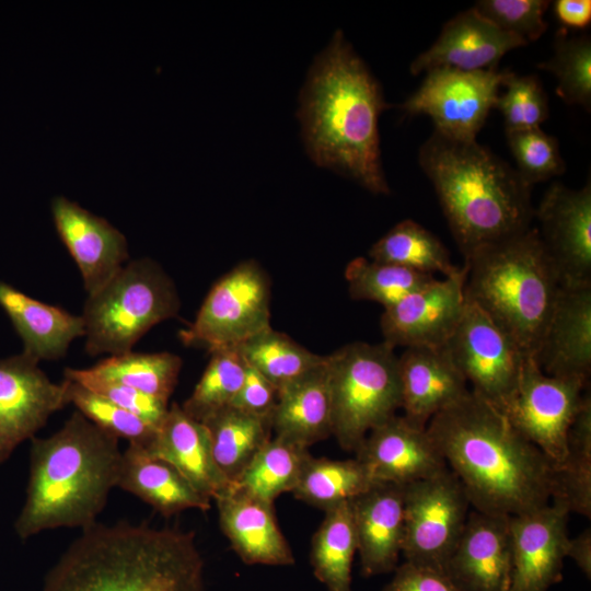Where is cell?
<instances>
[{
	"label": "cell",
	"mask_w": 591,
	"mask_h": 591,
	"mask_svg": "<svg viewBox=\"0 0 591 591\" xmlns=\"http://www.w3.org/2000/svg\"><path fill=\"white\" fill-rule=\"evenodd\" d=\"M569 512L547 503L509 517L510 591H547L563 578Z\"/></svg>",
	"instance_id": "17"
},
{
	"label": "cell",
	"mask_w": 591,
	"mask_h": 591,
	"mask_svg": "<svg viewBox=\"0 0 591 591\" xmlns=\"http://www.w3.org/2000/svg\"><path fill=\"white\" fill-rule=\"evenodd\" d=\"M535 227L561 283L591 282V185L554 183L534 210Z\"/></svg>",
	"instance_id": "15"
},
{
	"label": "cell",
	"mask_w": 591,
	"mask_h": 591,
	"mask_svg": "<svg viewBox=\"0 0 591 591\" xmlns=\"http://www.w3.org/2000/svg\"><path fill=\"white\" fill-rule=\"evenodd\" d=\"M506 135L517 171L531 187L564 173L565 162L555 137L541 128L506 131Z\"/></svg>",
	"instance_id": "42"
},
{
	"label": "cell",
	"mask_w": 591,
	"mask_h": 591,
	"mask_svg": "<svg viewBox=\"0 0 591 591\" xmlns=\"http://www.w3.org/2000/svg\"><path fill=\"white\" fill-rule=\"evenodd\" d=\"M65 379L74 381L155 427L164 420L169 402L130 386L94 375L89 369L66 368Z\"/></svg>",
	"instance_id": "45"
},
{
	"label": "cell",
	"mask_w": 591,
	"mask_h": 591,
	"mask_svg": "<svg viewBox=\"0 0 591 591\" xmlns=\"http://www.w3.org/2000/svg\"><path fill=\"white\" fill-rule=\"evenodd\" d=\"M495 108L505 120L506 131L540 128L548 116L545 91L537 77L518 76L509 71Z\"/></svg>",
	"instance_id": "43"
},
{
	"label": "cell",
	"mask_w": 591,
	"mask_h": 591,
	"mask_svg": "<svg viewBox=\"0 0 591 591\" xmlns=\"http://www.w3.org/2000/svg\"><path fill=\"white\" fill-rule=\"evenodd\" d=\"M554 11L558 21L567 27L584 28L591 21L590 0H557Z\"/></svg>",
	"instance_id": "48"
},
{
	"label": "cell",
	"mask_w": 591,
	"mask_h": 591,
	"mask_svg": "<svg viewBox=\"0 0 591 591\" xmlns=\"http://www.w3.org/2000/svg\"><path fill=\"white\" fill-rule=\"evenodd\" d=\"M537 68L557 80L556 93L567 104L591 106V40L588 36L568 37L558 32L552 57Z\"/></svg>",
	"instance_id": "40"
},
{
	"label": "cell",
	"mask_w": 591,
	"mask_h": 591,
	"mask_svg": "<svg viewBox=\"0 0 591 591\" xmlns=\"http://www.w3.org/2000/svg\"><path fill=\"white\" fill-rule=\"evenodd\" d=\"M275 436L310 445L332 436L333 404L326 361L278 389L271 415Z\"/></svg>",
	"instance_id": "27"
},
{
	"label": "cell",
	"mask_w": 591,
	"mask_h": 591,
	"mask_svg": "<svg viewBox=\"0 0 591 591\" xmlns=\"http://www.w3.org/2000/svg\"><path fill=\"white\" fill-rule=\"evenodd\" d=\"M525 45L471 8L443 25L436 42L410 63V72L417 76L440 67L463 71L497 69L508 51Z\"/></svg>",
	"instance_id": "22"
},
{
	"label": "cell",
	"mask_w": 591,
	"mask_h": 591,
	"mask_svg": "<svg viewBox=\"0 0 591 591\" xmlns=\"http://www.w3.org/2000/svg\"><path fill=\"white\" fill-rule=\"evenodd\" d=\"M444 571L462 591H510L509 517L470 512Z\"/></svg>",
	"instance_id": "20"
},
{
	"label": "cell",
	"mask_w": 591,
	"mask_h": 591,
	"mask_svg": "<svg viewBox=\"0 0 591 591\" xmlns=\"http://www.w3.org/2000/svg\"><path fill=\"white\" fill-rule=\"evenodd\" d=\"M333 431L339 447L356 451L367 434L401 408L398 357L384 344L356 341L327 356Z\"/></svg>",
	"instance_id": "8"
},
{
	"label": "cell",
	"mask_w": 591,
	"mask_h": 591,
	"mask_svg": "<svg viewBox=\"0 0 591 591\" xmlns=\"http://www.w3.org/2000/svg\"><path fill=\"white\" fill-rule=\"evenodd\" d=\"M373 484L367 470L356 457L329 460L310 454L292 494L297 499L326 511L352 500Z\"/></svg>",
	"instance_id": "35"
},
{
	"label": "cell",
	"mask_w": 591,
	"mask_h": 591,
	"mask_svg": "<svg viewBox=\"0 0 591 591\" xmlns=\"http://www.w3.org/2000/svg\"><path fill=\"white\" fill-rule=\"evenodd\" d=\"M245 371L246 363L237 347L210 351L209 362L182 409L193 419L205 421L232 404L243 384Z\"/></svg>",
	"instance_id": "39"
},
{
	"label": "cell",
	"mask_w": 591,
	"mask_h": 591,
	"mask_svg": "<svg viewBox=\"0 0 591 591\" xmlns=\"http://www.w3.org/2000/svg\"><path fill=\"white\" fill-rule=\"evenodd\" d=\"M444 348L472 392L501 410L514 394L524 358L514 340L482 309L466 301Z\"/></svg>",
	"instance_id": "13"
},
{
	"label": "cell",
	"mask_w": 591,
	"mask_h": 591,
	"mask_svg": "<svg viewBox=\"0 0 591 591\" xmlns=\"http://www.w3.org/2000/svg\"><path fill=\"white\" fill-rule=\"evenodd\" d=\"M426 428L474 510L510 517L549 503L554 462L474 392Z\"/></svg>",
	"instance_id": "1"
},
{
	"label": "cell",
	"mask_w": 591,
	"mask_h": 591,
	"mask_svg": "<svg viewBox=\"0 0 591 591\" xmlns=\"http://www.w3.org/2000/svg\"><path fill=\"white\" fill-rule=\"evenodd\" d=\"M369 258L433 276L451 277L462 270L451 262L443 243L412 219L398 222L373 243Z\"/></svg>",
	"instance_id": "33"
},
{
	"label": "cell",
	"mask_w": 591,
	"mask_h": 591,
	"mask_svg": "<svg viewBox=\"0 0 591 591\" xmlns=\"http://www.w3.org/2000/svg\"><path fill=\"white\" fill-rule=\"evenodd\" d=\"M470 507L462 484L449 467L404 486L405 561L444 570Z\"/></svg>",
	"instance_id": "10"
},
{
	"label": "cell",
	"mask_w": 591,
	"mask_h": 591,
	"mask_svg": "<svg viewBox=\"0 0 591 591\" xmlns=\"http://www.w3.org/2000/svg\"><path fill=\"white\" fill-rule=\"evenodd\" d=\"M68 384V399L79 413L94 425L128 444L148 449L154 440L159 427L120 408L88 387L65 379Z\"/></svg>",
	"instance_id": "41"
},
{
	"label": "cell",
	"mask_w": 591,
	"mask_h": 591,
	"mask_svg": "<svg viewBox=\"0 0 591 591\" xmlns=\"http://www.w3.org/2000/svg\"><path fill=\"white\" fill-rule=\"evenodd\" d=\"M356 552L350 501L327 509L312 537L311 565L315 578L328 591H352L351 566Z\"/></svg>",
	"instance_id": "32"
},
{
	"label": "cell",
	"mask_w": 591,
	"mask_h": 591,
	"mask_svg": "<svg viewBox=\"0 0 591 591\" xmlns=\"http://www.w3.org/2000/svg\"><path fill=\"white\" fill-rule=\"evenodd\" d=\"M245 363L277 389L323 364L326 356L311 352L271 327L237 347Z\"/></svg>",
	"instance_id": "37"
},
{
	"label": "cell",
	"mask_w": 591,
	"mask_h": 591,
	"mask_svg": "<svg viewBox=\"0 0 591 591\" xmlns=\"http://www.w3.org/2000/svg\"><path fill=\"white\" fill-rule=\"evenodd\" d=\"M464 258L465 300L482 309L525 356L534 357L561 285L536 228Z\"/></svg>",
	"instance_id": "6"
},
{
	"label": "cell",
	"mask_w": 591,
	"mask_h": 591,
	"mask_svg": "<svg viewBox=\"0 0 591 591\" xmlns=\"http://www.w3.org/2000/svg\"><path fill=\"white\" fill-rule=\"evenodd\" d=\"M270 327V281L259 264L248 259L213 283L179 339L210 352L239 347Z\"/></svg>",
	"instance_id": "9"
},
{
	"label": "cell",
	"mask_w": 591,
	"mask_h": 591,
	"mask_svg": "<svg viewBox=\"0 0 591 591\" xmlns=\"http://www.w3.org/2000/svg\"><path fill=\"white\" fill-rule=\"evenodd\" d=\"M533 358L548 375L589 380L591 282L560 285L552 315Z\"/></svg>",
	"instance_id": "21"
},
{
	"label": "cell",
	"mask_w": 591,
	"mask_h": 591,
	"mask_svg": "<svg viewBox=\"0 0 591 591\" xmlns=\"http://www.w3.org/2000/svg\"><path fill=\"white\" fill-rule=\"evenodd\" d=\"M551 503L591 515V396L586 393L567 434L566 455L553 466Z\"/></svg>",
	"instance_id": "31"
},
{
	"label": "cell",
	"mask_w": 591,
	"mask_h": 591,
	"mask_svg": "<svg viewBox=\"0 0 591 591\" xmlns=\"http://www.w3.org/2000/svg\"><path fill=\"white\" fill-rule=\"evenodd\" d=\"M172 352H134L108 356L89 370L96 376L130 386L169 402L182 369Z\"/></svg>",
	"instance_id": "36"
},
{
	"label": "cell",
	"mask_w": 591,
	"mask_h": 591,
	"mask_svg": "<svg viewBox=\"0 0 591 591\" xmlns=\"http://www.w3.org/2000/svg\"><path fill=\"white\" fill-rule=\"evenodd\" d=\"M588 379L544 373L534 358L523 361L517 390L500 410L555 464L566 455L569 427L586 395Z\"/></svg>",
	"instance_id": "12"
},
{
	"label": "cell",
	"mask_w": 591,
	"mask_h": 591,
	"mask_svg": "<svg viewBox=\"0 0 591 591\" xmlns=\"http://www.w3.org/2000/svg\"><path fill=\"white\" fill-rule=\"evenodd\" d=\"M202 424L209 432L215 462L229 485L273 438L271 418L251 415L232 406L217 412Z\"/></svg>",
	"instance_id": "30"
},
{
	"label": "cell",
	"mask_w": 591,
	"mask_h": 591,
	"mask_svg": "<svg viewBox=\"0 0 591 591\" xmlns=\"http://www.w3.org/2000/svg\"><path fill=\"white\" fill-rule=\"evenodd\" d=\"M82 531L43 591H205L194 532L127 521Z\"/></svg>",
	"instance_id": "3"
},
{
	"label": "cell",
	"mask_w": 591,
	"mask_h": 591,
	"mask_svg": "<svg viewBox=\"0 0 591 591\" xmlns=\"http://www.w3.org/2000/svg\"><path fill=\"white\" fill-rule=\"evenodd\" d=\"M38 363L23 352L0 359V464L69 405L67 381H51Z\"/></svg>",
	"instance_id": "14"
},
{
	"label": "cell",
	"mask_w": 591,
	"mask_h": 591,
	"mask_svg": "<svg viewBox=\"0 0 591 591\" xmlns=\"http://www.w3.org/2000/svg\"><path fill=\"white\" fill-rule=\"evenodd\" d=\"M418 160L464 257L531 228V186L476 140L454 141L433 131Z\"/></svg>",
	"instance_id": "5"
},
{
	"label": "cell",
	"mask_w": 591,
	"mask_h": 591,
	"mask_svg": "<svg viewBox=\"0 0 591 591\" xmlns=\"http://www.w3.org/2000/svg\"><path fill=\"white\" fill-rule=\"evenodd\" d=\"M0 306L23 341V354L37 360L62 358L71 343L84 337L81 315L28 297L0 280Z\"/></svg>",
	"instance_id": "28"
},
{
	"label": "cell",
	"mask_w": 591,
	"mask_h": 591,
	"mask_svg": "<svg viewBox=\"0 0 591 591\" xmlns=\"http://www.w3.org/2000/svg\"><path fill=\"white\" fill-rule=\"evenodd\" d=\"M117 487L150 505L164 517L187 509L207 511L211 500L199 494L172 465L128 444L121 454Z\"/></svg>",
	"instance_id": "29"
},
{
	"label": "cell",
	"mask_w": 591,
	"mask_h": 591,
	"mask_svg": "<svg viewBox=\"0 0 591 591\" xmlns=\"http://www.w3.org/2000/svg\"><path fill=\"white\" fill-rule=\"evenodd\" d=\"M401 408L414 426L430 419L471 390L444 347H408L398 357Z\"/></svg>",
	"instance_id": "23"
},
{
	"label": "cell",
	"mask_w": 591,
	"mask_h": 591,
	"mask_svg": "<svg viewBox=\"0 0 591 591\" xmlns=\"http://www.w3.org/2000/svg\"><path fill=\"white\" fill-rule=\"evenodd\" d=\"M509 71L434 68L426 72L419 89L398 107L410 116H429L434 132L444 138L475 141Z\"/></svg>",
	"instance_id": "11"
},
{
	"label": "cell",
	"mask_w": 591,
	"mask_h": 591,
	"mask_svg": "<svg viewBox=\"0 0 591 591\" xmlns=\"http://www.w3.org/2000/svg\"><path fill=\"white\" fill-rule=\"evenodd\" d=\"M179 309L176 287L155 260H128L85 300L81 314L85 351L90 356L131 351L149 329L176 317Z\"/></svg>",
	"instance_id": "7"
},
{
	"label": "cell",
	"mask_w": 591,
	"mask_h": 591,
	"mask_svg": "<svg viewBox=\"0 0 591 591\" xmlns=\"http://www.w3.org/2000/svg\"><path fill=\"white\" fill-rule=\"evenodd\" d=\"M31 441L26 499L14 523L19 537L96 523L117 487L118 439L76 410L57 432Z\"/></svg>",
	"instance_id": "4"
},
{
	"label": "cell",
	"mask_w": 591,
	"mask_h": 591,
	"mask_svg": "<svg viewBox=\"0 0 591 591\" xmlns=\"http://www.w3.org/2000/svg\"><path fill=\"white\" fill-rule=\"evenodd\" d=\"M545 0H480L472 8L499 30L521 38L526 45L547 30Z\"/></svg>",
	"instance_id": "44"
},
{
	"label": "cell",
	"mask_w": 591,
	"mask_h": 591,
	"mask_svg": "<svg viewBox=\"0 0 591 591\" xmlns=\"http://www.w3.org/2000/svg\"><path fill=\"white\" fill-rule=\"evenodd\" d=\"M309 455L308 448L274 436L229 488L274 503L292 493Z\"/></svg>",
	"instance_id": "34"
},
{
	"label": "cell",
	"mask_w": 591,
	"mask_h": 591,
	"mask_svg": "<svg viewBox=\"0 0 591 591\" xmlns=\"http://www.w3.org/2000/svg\"><path fill=\"white\" fill-rule=\"evenodd\" d=\"M150 455L172 465L199 494L215 500L229 488L212 454L206 426L174 403L148 449Z\"/></svg>",
	"instance_id": "26"
},
{
	"label": "cell",
	"mask_w": 591,
	"mask_h": 591,
	"mask_svg": "<svg viewBox=\"0 0 591 591\" xmlns=\"http://www.w3.org/2000/svg\"><path fill=\"white\" fill-rule=\"evenodd\" d=\"M277 397L278 389L246 364L243 384L230 406L251 415L271 418Z\"/></svg>",
	"instance_id": "47"
},
{
	"label": "cell",
	"mask_w": 591,
	"mask_h": 591,
	"mask_svg": "<svg viewBox=\"0 0 591 591\" xmlns=\"http://www.w3.org/2000/svg\"><path fill=\"white\" fill-rule=\"evenodd\" d=\"M57 234L76 262L88 296L108 282L129 260L126 236L105 218L63 196L51 200Z\"/></svg>",
	"instance_id": "19"
},
{
	"label": "cell",
	"mask_w": 591,
	"mask_h": 591,
	"mask_svg": "<svg viewBox=\"0 0 591 591\" xmlns=\"http://www.w3.org/2000/svg\"><path fill=\"white\" fill-rule=\"evenodd\" d=\"M386 107L379 82L337 31L315 58L301 92L299 118L309 155L369 192L387 195L379 135Z\"/></svg>",
	"instance_id": "2"
},
{
	"label": "cell",
	"mask_w": 591,
	"mask_h": 591,
	"mask_svg": "<svg viewBox=\"0 0 591 591\" xmlns=\"http://www.w3.org/2000/svg\"><path fill=\"white\" fill-rule=\"evenodd\" d=\"M348 292L355 300L372 301L384 309L436 279L433 275L357 257L345 269Z\"/></svg>",
	"instance_id": "38"
},
{
	"label": "cell",
	"mask_w": 591,
	"mask_h": 591,
	"mask_svg": "<svg viewBox=\"0 0 591 591\" xmlns=\"http://www.w3.org/2000/svg\"><path fill=\"white\" fill-rule=\"evenodd\" d=\"M220 528L247 565L290 566L294 556L276 520L274 503L228 488L215 499Z\"/></svg>",
	"instance_id": "25"
},
{
	"label": "cell",
	"mask_w": 591,
	"mask_h": 591,
	"mask_svg": "<svg viewBox=\"0 0 591 591\" xmlns=\"http://www.w3.org/2000/svg\"><path fill=\"white\" fill-rule=\"evenodd\" d=\"M350 507L362 576L394 570L404 537V486L374 483Z\"/></svg>",
	"instance_id": "24"
},
{
	"label": "cell",
	"mask_w": 591,
	"mask_h": 591,
	"mask_svg": "<svg viewBox=\"0 0 591 591\" xmlns=\"http://www.w3.org/2000/svg\"><path fill=\"white\" fill-rule=\"evenodd\" d=\"M566 557L571 558L581 571L591 577V530L582 531L579 535L568 538Z\"/></svg>",
	"instance_id": "49"
},
{
	"label": "cell",
	"mask_w": 591,
	"mask_h": 591,
	"mask_svg": "<svg viewBox=\"0 0 591 591\" xmlns=\"http://www.w3.org/2000/svg\"><path fill=\"white\" fill-rule=\"evenodd\" d=\"M464 268L434 279L385 308L381 316L383 343L395 348L444 347L465 308Z\"/></svg>",
	"instance_id": "16"
},
{
	"label": "cell",
	"mask_w": 591,
	"mask_h": 591,
	"mask_svg": "<svg viewBox=\"0 0 591 591\" xmlns=\"http://www.w3.org/2000/svg\"><path fill=\"white\" fill-rule=\"evenodd\" d=\"M355 452L374 483L406 486L448 468L427 428L404 416L394 415L373 428Z\"/></svg>",
	"instance_id": "18"
},
{
	"label": "cell",
	"mask_w": 591,
	"mask_h": 591,
	"mask_svg": "<svg viewBox=\"0 0 591 591\" xmlns=\"http://www.w3.org/2000/svg\"><path fill=\"white\" fill-rule=\"evenodd\" d=\"M382 591H462L444 570L404 561Z\"/></svg>",
	"instance_id": "46"
}]
</instances>
